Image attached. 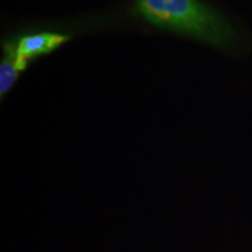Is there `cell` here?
<instances>
[{
	"label": "cell",
	"mask_w": 252,
	"mask_h": 252,
	"mask_svg": "<svg viewBox=\"0 0 252 252\" xmlns=\"http://www.w3.org/2000/svg\"><path fill=\"white\" fill-rule=\"evenodd\" d=\"M19 74H20V70L17 67L11 45L7 41L4 43V59L0 64V94L1 96H4L11 89L17 81Z\"/></svg>",
	"instance_id": "cell-3"
},
{
	"label": "cell",
	"mask_w": 252,
	"mask_h": 252,
	"mask_svg": "<svg viewBox=\"0 0 252 252\" xmlns=\"http://www.w3.org/2000/svg\"><path fill=\"white\" fill-rule=\"evenodd\" d=\"M134 12L153 26L228 47L236 33L215 9L200 0H137Z\"/></svg>",
	"instance_id": "cell-1"
},
{
	"label": "cell",
	"mask_w": 252,
	"mask_h": 252,
	"mask_svg": "<svg viewBox=\"0 0 252 252\" xmlns=\"http://www.w3.org/2000/svg\"><path fill=\"white\" fill-rule=\"evenodd\" d=\"M70 36L59 33H37L8 41L19 70H26L28 63L41 55L50 54L53 50L67 42Z\"/></svg>",
	"instance_id": "cell-2"
}]
</instances>
